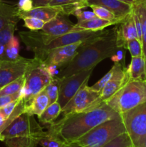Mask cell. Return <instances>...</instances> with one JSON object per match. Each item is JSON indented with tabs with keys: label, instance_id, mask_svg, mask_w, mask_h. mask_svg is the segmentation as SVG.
Masks as SVG:
<instances>
[{
	"label": "cell",
	"instance_id": "cell-14",
	"mask_svg": "<svg viewBox=\"0 0 146 147\" xmlns=\"http://www.w3.org/2000/svg\"><path fill=\"white\" fill-rule=\"evenodd\" d=\"M117 25L115 27L117 45L120 48H125L126 42L128 40L136 38L138 39L133 17V9L131 12L127 14Z\"/></svg>",
	"mask_w": 146,
	"mask_h": 147
},
{
	"label": "cell",
	"instance_id": "cell-3",
	"mask_svg": "<svg viewBox=\"0 0 146 147\" xmlns=\"http://www.w3.org/2000/svg\"><path fill=\"white\" fill-rule=\"evenodd\" d=\"M46 133L34 116L23 113L16 118L1 134L7 147H37Z\"/></svg>",
	"mask_w": 146,
	"mask_h": 147
},
{
	"label": "cell",
	"instance_id": "cell-48",
	"mask_svg": "<svg viewBox=\"0 0 146 147\" xmlns=\"http://www.w3.org/2000/svg\"><path fill=\"white\" fill-rule=\"evenodd\" d=\"M128 147H133V146H131V145H130V146H129Z\"/></svg>",
	"mask_w": 146,
	"mask_h": 147
},
{
	"label": "cell",
	"instance_id": "cell-15",
	"mask_svg": "<svg viewBox=\"0 0 146 147\" xmlns=\"http://www.w3.org/2000/svg\"><path fill=\"white\" fill-rule=\"evenodd\" d=\"M60 14H62V9L61 7L50 5L33 7L32 9L27 11L19 10V16L21 20L24 17H34L42 20L45 23L52 20Z\"/></svg>",
	"mask_w": 146,
	"mask_h": 147
},
{
	"label": "cell",
	"instance_id": "cell-39",
	"mask_svg": "<svg viewBox=\"0 0 146 147\" xmlns=\"http://www.w3.org/2000/svg\"><path fill=\"white\" fill-rule=\"evenodd\" d=\"M121 49H120L114 55L111 57V59L115 62V63H120V60H123V59L124 58V52H123V50H120Z\"/></svg>",
	"mask_w": 146,
	"mask_h": 147
},
{
	"label": "cell",
	"instance_id": "cell-38",
	"mask_svg": "<svg viewBox=\"0 0 146 147\" xmlns=\"http://www.w3.org/2000/svg\"><path fill=\"white\" fill-rule=\"evenodd\" d=\"M31 1L33 7H37L49 5L52 0H31Z\"/></svg>",
	"mask_w": 146,
	"mask_h": 147
},
{
	"label": "cell",
	"instance_id": "cell-18",
	"mask_svg": "<svg viewBox=\"0 0 146 147\" xmlns=\"http://www.w3.org/2000/svg\"><path fill=\"white\" fill-rule=\"evenodd\" d=\"M49 106V98L44 90L34 96L31 100L25 103L24 113L37 116H40L41 113L47 109Z\"/></svg>",
	"mask_w": 146,
	"mask_h": 147
},
{
	"label": "cell",
	"instance_id": "cell-41",
	"mask_svg": "<svg viewBox=\"0 0 146 147\" xmlns=\"http://www.w3.org/2000/svg\"><path fill=\"white\" fill-rule=\"evenodd\" d=\"M64 147H82L80 144L77 143V142H72L67 143Z\"/></svg>",
	"mask_w": 146,
	"mask_h": 147
},
{
	"label": "cell",
	"instance_id": "cell-7",
	"mask_svg": "<svg viewBox=\"0 0 146 147\" xmlns=\"http://www.w3.org/2000/svg\"><path fill=\"white\" fill-rule=\"evenodd\" d=\"M52 78L42 63L31 67L26 73L24 86L21 92V97L25 103L42 91Z\"/></svg>",
	"mask_w": 146,
	"mask_h": 147
},
{
	"label": "cell",
	"instance_id": "cell-12",
	"mask_svg": "<svg viewBox=\"0 0 146 147\" xmlns=\"http://www.w3.org/2000/svg\"><path fill=\"white\" fill-rule=\"evenodd\" d=\"M82 42H79L50 50L47 52L42 65L45 67L56 66L57 67H64L75 56Z\"/></svg>",
	"mask_w": 146,
	"mask_h": 147
},
{
	"label": "cell",
	"instance_id": "cell-5",
	"mask_svg": "<svg viewBox=\"0 0 146 147\" xmlns=\"http://www.w3.org/2000/svg\"><path fill=\"white\" fill-rule=\"evenodd\" d=\"M124 133L125 128L119 116L100 123L76 142L82 147H103Z\"/></svg>",
	"mask_w": 146,
	"mask_h": 147
},
{
	"label": "cell",
	"instance_id": "cell-26",
	"mask_svg": "<svg viewBox=\"0 0 146 147\" xmlns=\"http://www.w3.org/2000/svg\"><path fill=\"white\" fill-rule=\"evenodd\" d=\"M60 80L61 79L58 76L57 77L54 76L52 78L50 83L44 89L49 98V105L55 103L58 100Z\"/></svg>",
	"mask_w": 146,
	"mask_h": 147
},
{
	"label": "cell",
	"instance_id": "cell-6",
	"mask_svg": "<svg viewBox=\"0 0 146 147\" xmlns=\"http://www.w3.org/2000/svg\"><path fill=\"white\" fill-rule=\"evenodd\" d=\"M133 147H143L146 140V101L120 114Z\"/></svg>",
	"mask_w": 146,
	"mask_h": 147
},
{
	"label": "cell",
	"instance_id": "cell-30",
	"mask_svg": "<svg viewBox=\"0 0 146 147\" xmlns=\"http://www.w3.org/2000/svg\"><path fill=\"white\" fill-rule=\"evenodd\" d=\"M16 24H9L0 30V45H6L14 36L16 30Z\"/></svg>",
	"mask_w": 146,
	"mask_h": 147
},
{
	"label": "cell",
	"instance_id": "cell-13",
	"mask_svg": "<svg viewBox=\"0 0 146 147\" xmlns=\"http://www.w3.org/2000/svg\"><path fill=\"white\" fill-rule=\"evenodd\" d=\"M82 30H84L78 27L76 24L72 23V22L69 20L68 16L64 14H58L52 20L46 22L42 29V31L44 32L56 36Z\"/></svg>",
	"mask_w": 146,
	"mask_h": 147
},
{
	"label": "cell",
	"instance_id": "cell-35",
	"mask_svg": "<svg viewBox=\"0 0 146 147\" xmlns=\"http://www.w3.org/2000/svg\"><path fill=\"white\" fill-rule=\"evenodd\" d=\"M20 98L19 99V100H15V101L14 102H11V103H9V104L6 105V106L0 108V113H1V116L4 117V119H5V121H7V119H8V118L10 116V115L13 113L14 110L15 109L16 106H17V105L18 104Z\"/></svg>",
	"mask_w": 146,
	"mask_h": 147
},
{
	"label": "cell",
	"instance_id": "cell-32",
	"mask_svg": "<svg viewBox=\"0 0 146 147\" xmlns=\"http://www.w3.org/2000/svg\"><path fill=\"white\" fill-rule=\"evenodd\" d=\"M130 145L131 142L129 139L128 135L127 134V133H124L109 142L103 147H128Z\"/></svg>",
	"mask_w": 146,
	"mask_h": 147
},
{
	"label": "cell",
	"instance_id": "cell-31",
	"mask_svg": "<svg viewBox=\"0 0 146 147\" xmlns=\"http://www.w3.org/2000/svg\"><path fill=\"white\" fill-rule=\"evenodd\" d=\"M22 20H24V27L29 29L31 31L42 30V29L44 27V24H45L44 21L39 20L37 18H34V17H24Z\"/></svg>",
	"mask_w": 146,
	"mask_h": 147
},
{
	"label": "cell",
	"instance_id": "cell-49",
	"mask_svg": "<svg viewBox=\"0 0 146 147\" xmlns=\"http://www.w3.org/2000/svg\"><path fill=\"white\" fill-rule=\"evenodd\" d=\"M85 1H87V0H85Z\"/></svg>",
	"mask_w": 146,
	"mask_h": 147
},
{
	"label": "cell",
	"instance_id": "cell-19",
	"mask_svg": "<svg viewBox=\"0 0 146 147\" xmlns=\"http://www.w3.org/2000/svg\"><path fill=\"white\" fill-rule=\"evenodd\" d=\"M130 80L146 79V64L143 56L132 57L131 62L126 68Z\"/></svg>",
	"mask_w": 146,
	"mask_h": 147
},
{
	"label": "cell",
	"instance_id": "cell-11",
	"mask_svg": "<svg viewBox=\"0 0 146 147\" xmlns=\"http://www.w3.org/2000/svg\"><path fill=\"white\" fill-rule=\"evenodd\" d=\"M113 66L115 67V71L113 77L101 90L100 97L94 102L92 110H94L96 108L105 103L107 100L113 97L123 87L125 83L130 80L125 67L122 65L120 63H115Z\"/></svg>",
	"mask_w": 146,
	"mask_h": 147
},
{
	"label": "cell",
	"instance_id": "cell-45",
	"mask_svg": "<svg viewBox=\"0 0 146 147\" xmlns=\"http://www.w3.org/2000/svg\"><path fill=\"white\" fill-rule=\"evenodd\" d=\"M4 136H3L2 135H1V134H0V142H4Z\"/></svg>",
	"mask_w": 146,
	"mask_h": 147
},
{
	"label": "cell",
	"instance_id": "cell-37",
	"mask_svg": "<svg viewBox=\"0 0 146 147\" xmlns=\"http://www.w3.org/2000/svg\"><path fill=\"white\" fill-rule=\"evenodd\" d=\"M17 5L21 11H27L33 8L31 0H19Z\"/></svg>",
	"mask_w": 146,
	"mask_h": 147
},
{
	"label": "cell",
	"instance_id": "cell-10",
	"mask_svg": "<svg viewBox=\"0 0 146 147\" xmlns=\"http://www.w3.org/2000/svg\"><path fill=\"white\" fill-rule=\"evenodd\" d=\"M93 70L94 68L82 70L68 77L60 78L61 80L57 102L62 109L74 97L84 83H88Z\"/></svg>",
	"mask_w": 146,
	"mask_h": 147
},
{
	"label": "cell",
	"instance_id": "cell-34",
	"mask_svg": "<svg viewBox=\"0 0 146 147\" xmlns=\"http://www.w3.org/2000/svg\"><path fill=\"white\" fill-rule=\"evenodd\" d=\"M72 15L76 17L78 22L87 21V20H92V19L95 18L97 17L93 11H84V10H83V9H79L76 10L73 13Z\"/></svg>",
	"mask_w": 146,
	"mask_h": 147
},
{
	"label": "cell",
	"instance_id": "cell-29",
	"mask_svg": "<svg viewBox=\"0 0 146 147\" xmlns=\"http://www.w3.org/2000/svg\"><path fill=\"white\" fill-rule=\"evenodd\" d=\"M125 49H127L132 57L143 56V47L142 43L137 38L128 40L126 42Z\"/></svg>",
	"mask_w": 146,
	"mask_h": 147
},
{
	"label": "cell",
	"instance_id": "cell-36",
	"mask_svg": "<svg viewBox=\"0 0 146 147\" xmlns=\"http://www.w3.org/2000/svg\"><path fill=\"white\" fill-rule=\"evenodd\" d=\"M21 90H20V91L14 93V94L4 95V96H0V108L6 106L9 103H11V102L19 100L21 98Z\"/></svg>",
	"mask_w": 146,
	"mask_h": 147
},
{
	"label": "cell",
	"instance_id": "cell-47",
	"mask_svg": "<svg viewBox=\"0 0 146 147\" xmlns=\"http://www.w3.org/2000/svg\"><path fill=\"white\" fill-rule=\"evenodd\" d=\"M143 147H146V140H145V142L144 146H143Z\"/></svg>",
	"mask_w": 146,
	"mask_h": 147
},
{
	"label": "cell",
	"instance_id": "cell-4",
	"mask_svg": "<svg viewBox=\"0 0 146 147\" xmlns=\"http://www.w3.org/2000/svg\"><path fill=\"white\" fill-rule=\"evenodd\" d=\"M145 101L146 79H140L129 80L105 103L120 115Z\"/></svg>",
	"mask_w": 146,
	"mask_h": 147
},
{
	"label": "cell",
	"instance_id": "cell-1",
	"mask_svg": "<svg viewBox=\"0 0 146 147\" xmlns=\"http://www.w3.org/2000/svg\"><path fill=\"white\" fill-rule=\"evenodd\" d=\"M120 49L115 27L102 34L83 42L72 60L59 73L60 78L68 77L82 70L94 68L99 63L111 57Z\"/></svg>",
	"mask_w": 146,
	"mask_h": 147
},
{
	"label": "cell",
	"instance_id": "cell-40",
	"mask_svg": "<svg viewBox=\"0 0 146 147\" xmlns=\"http://www.w3.org/2000/svg\"><path fill=\"white\" fill-rule=\"evenodd\" d=\"M5 119L0 113V134L5 129Z\"/></svg>",
	"mask_w": 146,
	"mask_h": 147
},
{
	"label": "cell",
	"instance_id": "cell-23",
	"mask_svg": "<svg viewBox=\"0 0 146 147\" xmlns=\"http://www.w3.org/2000/svg\"><path fill=\"white\" fill-rule=\"evenodd\" d=\"M67 144L60 136L50 131H46L44 136L39 141V145L42 147H64Z\"/></svg>",
	"mask_w": 146,
	"mask_h": 147
},
{
	"label": "cell",
	"instance_id": "cell-2",
	"mask_svg": "<svg viewBox=\"0 0 146 147\" xmlns=\"http://www.w3.org/2000/svg\"><path fill=\"white\" fill-rule=\"evenodd\" d=\"M120 115L106 103L87 112L62 116L58 121L47 125V131L58 135L67 143L76 142L100 123Z\"/></svg>",
	"mask_w": 146,
	"mask_h": 147
},
{
	"label": "cell",
	"instance_id": "cell-25",
	"mask_svg": "<svg viewBox=\"0 0 146 147\" xmlns=\"http://www.w3.org/2000/svg\"><path fill=\"white\" fill-rule=\"evenodd\" d=\"M19 41L17 37L13 36L11 40L8 42V43L6 45L5 51H4L2 60H17L19 57Z\"/></svg>",
	"mask_w": 146,
	"mask_h": 147
},
{
	"label": "cell",
	"instance_id": "cell-20",
	"mask_svg": "<svg viewBox=\"0 0 146 147\" xmlns=\"http://www.w3.org/2000/svg\"><path fill=\"white\" fill-rule=\"evenodd\" d=\"M50 6H60L62 9V14L72 15L73 13L79 9L88 7L85 0H52L50 3Z\"/></svg>",
	"mask_w": 146,
	"mask_h": 147
},
{
	"label": "cell",
	"instance_id": "cell-9",
	"mask_svg": "<svg viewBox=\"0 0 146 147\" xmlns=\"http://www.w3.org/2000/svg\"><path fill=\"white\" fill-rule=\"evenodd\" d=\"M100 92L93 90L84 83L74 97L62 109V116L92 111L94 102L99 98Z\"/></svg>",
	"mask_w": 146,
	"mask_h": 147
},
{
	"label": "cell",
	"instance_id": "cell-33",
	"mask_svg": "<svg viewBox=\"0 0 146 147\" xmlns=\"http://www.w3.org/2000/svg\"><path fill=\"white\" fill-rule=\"evenodd\" d=\"M114 71H115V67H114V66H113V67H112V68L110 69V70H109V71L107 72V73H106V74L104 75V76H103V77L102 78L100 79L98 82H97L96 83H94L93 86H90V87H91V88L93 89V90H96V91H97V92L101 91V90L103 88V87L105 86L106 83H107V82H108L109 80L111 79V78L113 77Z\"/></svg>",
	"mask_w": 146,
	"mask_h": 147
},
{
	"label": "cell",
	"instance_id": "cell-21",
	"mask_svg": "<svg viewBox=\"0 0 146 147\" xmlns=\"http://www.w3.org/2000/svg\"><path fill=\"white\" fill-rule=\"evenodd\" d=\"M121 21H109V20H102L96 17L92 20L84 22H78L76 25L80 28L84 30H92V31H99L103 30L105 27L109 26L115 25L120 23Z\"/></svg>",
	"mask_w": 146,
	"mask_h": 147
},
{
	"label": "cell",
	"instance_id": "cell-46",
	"mask_svg": "<svg viewBox=\"0 0 146 147\" xmlns=\"http://www.w3.org/2000/svg\"><path fill=\"white\" fill-rule=\"evenodd\" d=\"M143 1V0H135V3L140 2V1Z\"/></svg>",
	"mask_w": 146,
	"mask_h": 147
},
{
	"label": "cell",
	"instance_id": "cell-24",
	"mask_svg": "<svg viewBox=\"0 0 146 147\" xmlns=\"http://www.w3.org/2000/svg\"><path fill=\"white\" fill-rule=\"evenodd\" d=\"M133 7L138 14L142 23V47H143V57L146 64V7L142 3H135Z\"/></svg>",
	"mask_w": 146,
	"mask_h": 147
},
{
	"label": "cell",
	"instance_id": "cell-16",
	"mask_svg": "<svg viewBox=\"0 0 146 147\" xmlns=\"http://www.w3.org/2000/svg\"><path fill=\"white\" fill-rule=\"evenodd\" d=\"M87 5H98L107 9L115 14L116 18L123 20L130 14L133 5L118 0H87Z\"/></svg>",
	"mask_w": 146,
	"mask_h": 147
},
{
	"label": "cell",
	"instance_id": "cell-28",
	"mask_svg": "<svg viewBox=\"0 0 146 147\" xmlns=\"http://www.w3.org/2000/svg\"><path fill=\"white\" fill-rule=\"evenodd\" d=\"M89 7L92 9V11L94 13L97 17L102 20H109V21H122L123 20H119L116 18L115 14L109 11L107 9L98 5H89Z\"/></svg>",
	"mask_w": 146,
	"mask_h": 147
},
{
	"label": "cell",
	"instance_id": "cell-8",
	"mask_svg": "<svg viewBox=\"0 0 146 147\" xmlns=\"http://www.w3.org/2000/svg\"><path fill=\"white\" fill-rule=\"evenodd\" d=\"M42 63L35 57L29 59L21 56L14 60H0V89L24 76L33 66Z\"/></svg>",
	"mask_w": 146,
	"mask_h": 147
},
{
	"label": "cell",
	"instance_id": "cell-17",
	"mask_svg": "<svg viewBox=\"0 0 146 147\" xmlns=\"http://www.w3.org/2000/svg\"><path fill=\"white\" fill-rule=\"evenodd\" d=\"M17 4L0 0V30L9 24H17L20 19Z\"/></svg>",
	"mask_w": 146,
	"mask_h": 147
},
{
	"label": "cell",
	"instance_id": "cell-27",
	"mask_svg": "<svg viewBox=\"0 0 146 147\" xmlns=\"http://www.w3.org/2000/svg\"><path fill=\"white\" fill-rule=\"evenodd\" d=\"M24 82H25V75L1 88L0 89V96L14 94L20 91L24 87Z\"/></svg>",
	"mask_w": 146,
	"mask_h": 147
},
{
	"label": "cell",
	"instance_id": "cell-43",
	"mask_svg": "<svg viewBox=\"0 0 146 147\" xmlns=\"http://www.w3.org/2000/svg\"><path fill=\"white\" fill-rule=\"evenodd\" d=\"M118 1H123V2L127 3V4H131V5H133L135 4V0H118Z\"/></svg>",
	"mask_w": 146,
	"mask_h": 147
},
{
	"label": "cell",
	"instance_id": "cell-22",
	"mask_svg": "<svg viewBox=\"0 0 146 147\" xmlns=\"http://www.w3.org/2000/svg\"><path fill=\"white\" fill-rule=\"evenodd\" d=\"M62 107L59 104L58 102L49 105L47 109L38 116L39 121L45 125H49L55 121L59 116L61 114Z\"/></svg>",
	"mask_w": 146,
	"mask_h": 147
},
{
	"label": "cell",
	"instance_id": "cell-42",
	"mask_svg": "<svg viewBox=\"0 0 146 147\" xmlns=\"http://www.w3.org/2000/svg\"><path fill=\"white\" fill-rule=\"evenodd\" d=\"M5 47L6 45H0V60H2L3 56H4V51H5Z\"/></svg>",
	"mask_w": 146,
	"mask_h": 147
},
{
	"label": "cell",
	"instance_id": "cell-44",
	"mask_svg": "<svg viewBox=\"0 0 146 147\" xmlns=\"http://www.w3.org/2000/svg\"><path fill=\"white\" fill-rule=\"evenodd\" d=\"M136 3H142V4H143V5L146 7V0H143V1H140V2H136Z\"/></svg>",
	"mask_w": 146,
	"mask_h": 147
}]
</instances>
